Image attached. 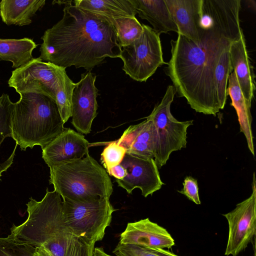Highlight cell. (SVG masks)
<instances>
[{
  "label": "cell",
  "instance_id": "obj_1",
  "mask_svg": "<svg viewBox=\"0 0 256 256\" xmlns=\"http://www.w3.org/2000/svg\"><path fill=\"white\" fill-rule=\"evenodd\" d=\"M240 7V0H202L200 42L180 34L170 41L166 72L176 92L198 112L216 116L222 110L215 74L223 54L242 32Z\"/></svg>",
  "mask_w": 256,
  "mask_h": 256
},
{
  "label": "cell",
  "instance_id": "obj_2",
  "mask_svg": "<svg viewBox=\"0 0 256 256\" xmlns=\"http://www.w3.org/2000/svg\"><path fill=\"white\" fill-rule=\"evenodd\" d=\"M64 1L62 18L46 30L39 58L66 68L74 66L90 72L106 57L120 58L121 48L112 24Z\"/></svg>",
  "mask_w": 256,
  "mask_h": 256
},
{
  "label": "cell",
  "instance_id": "obj_3",
  "mask_svg": "<svg viewBox=\"0 0 256 256\" xmlns=\"http://www.w3.org/2000/svg\"><path fill=\"white\" fill-rule=\"evenodd\" d=\"M20 95L14 103L12 138L21 150L34 146L42 149L65 129L56 100L42 94Z\"/></svg>",
  "mask_w": 256,
  "mask_h": 256
},
{
  "label": "cell",
  "instance_id": "obj_4",
  "mask_svg": "<svg viewBox=\"0 0 256 256\" xmlns=\"http://www.w3.org/2000/svg\"><path fill=\"white\" fill-rule=\"evenodd\" d=\"M50 184L62 200L110 199L113 192L108 174L89 154L50 168Z\"/></svg>",
  "mask_w": 256,
  "mask_h": 256
},
{
  "label": "cell",
  "instance_id": "obj_5",
  "mask_svg": "<svg viewBox=\"0 0 256 256\" xmlns=\"http://www.w3.org/2000/svg\"><path fill=\"white\" fill-rule=\"evenodd\" d=\"M60 194L46 189L40 201L32 198L26 204L28 216L26 221L13 224L10 234L36 247L48 245L59 238L72 234L66 222Z\"/></svg>",
  "mask_w": 256,
  "mask_h": 256
},
{
  "label": "cell",
  "instance_id": "obj_6",
  "mask_svg": "<svg viewBox=\"0 0 256 256\" xmlns=\"http://www.w3.org/2000/svg\"><path fill=\"white\" fill-rule=\"evenodd\" d=\"M66 224L76 236L90 242L102 240L110 226L112 213L116 210L110 199L96 198L76 202L63 200Z\"/></svg>",
  "mask_w": 256,
  "mask_h": 256
},
{
  "label": "cell",
  "instance_id": "obj_7",
  "mask_svg": "<svg viewBox=\"0 0 256 256\" xmlns=\"http://www.w3.org/2000/svg\"><path fill=\"white\" fill-rule=\"evenodd\" d=\"M176 93L174 86H168L160 102L146 118L152 122L156 129L154 160L160 168L172 152L186 147L187 130L193 124L192 120L178 121L172 115L170 105Z\"/></svg>",
  "mask_w": 256,
  "mask_h": 256
},
{
  "label": "cell",
  "instance_id": "obj_8",
  "mask_svg": "<svg viewBox=\"0 0 256 256\" xmlns=\"http://www.w3.org/2000/svg\"><path fill=\"white\" fill-rule=\"evenodd\" d=\"M140 36L129 46L121 48L120 58L123 62L122 70L134 80L142 82L166 64L160 35L149 26L142 24Z\"/></svg>",
  "mask_w": 256,
  "mask_h": 256
},
{
  "label": "cell",
  "instance_id": "obj_9",
  "mask_svg": "<svg viewBox=\"0 0 256 256\" xmlns=\"http://www.w3.org/2000/svg\"><path fill=\"white\" fill-rule=\"evenodd\" d=\"M66 68L38 57L26 65L15 69L8 81L9 86L19 94L38 93L56 100V92L62 74Z\"/></svg>",
  "mask_w": 256,
  "mask_h": 256
},
{
  "label": "cell",
  "instance_id": "obj_10",
  "mask_svg": "<svg viewBox=\"0 0 256 256\" xmlns=\"http://www.w3.org/2000/svg\"><path fill=\"white\" fill-rule=\"evenodd\" d=\"M250 196L223 214L228 225L226 256H237L252 242L256 233V180L254 172Z\"/></svg>",
  "mask_w": 256,
  "mask_h": 256
},
{
  "label": "cell",
  "instance_id": "obj_11",
  "mask_svg": "<svg viewBox=\"0 0 256 256\" xmlns=\"http://www.w3.org/2000/svg\"><path fill=\"white\" fill-rule=\"evenodd\" d=\"M126 175L122 180L116 179L118 186L128 194L138 188L145 198L160 190L164 184L161 180L154 158H142L126 153L120 164Z\"/></svg>",
  "mask_w": 256,
  "mask_h": 256
},
{
  "label": "cell",
  "instance_id": "obj_12",
  "mask_svg": "<svg viewBox=\"0 0 256 256\" xmlns=\"http://www.w3.org/2000/svg\"><path fill=\"white\" fill-rule=\"evenodd\" d=\"M96 76L88 72L82 74L75 84L72 95V124L80 134H88L97 116L98 90L95 86Z\"/></svg>",
  "mask_w": 256,
  "mask_h": 256
},
{
  "label": "cell",
  "instance_id": "obj_13",
  "mask_svg": "<svg viewBox=\"0 0 256 256\" xmlns=\"http://www.w3.org/2000/svg\"><path fill=\"white\" fill-rule=\"evenodd\" d=\"M90 146L83 134L72 128H65L42 149V157L50 168L84 158L88 154Z\"/></svg>",
  "mask_w": 256,
  "mask_h": 256
},
{
  "label": "cell",
  "instance_id": "obj_14",
  "mask_svg": "<svg viewBox=\"0 0 256 256\" xmlns=\"http://www.w3.org/2000/svg\"><path fill=\"white\" fill-rule=\"evenodd\" d=\"M118 243L150 249H170L174 245V238L166 230L148 218L128 223L120 234Z\"/></svg>",
  "mask_w": 256,
  "mask_h": 256
},
{
  "label": "cell",
  "instance_id": "obj_15",
  "mask_svg": "<svg viewBox=\"0 0 256 256\" xmlns=\"http://www.w3.org/2000/svg\"><path fill=\"white\" fill-rule=\"evenodd\" d=\"M176 24L178 34L198 43L202 30L200 27L202 0H164Z\"/></svg>",
  "mask_w": 256,
  "mask_h": 256
},
{
  "label": "cell",
  "instance_id": "obj_16",
  "mask_svg": "<svg viewBox=\"0 0 256 256\" xmlns=\"http://www.w3.org/2000/svg\"><path fill=\"white\" fill-rule=\"evenodd\" d=\"M156 134L152 122L146 118L138 124L130 126L116 142L126 149V153L154 158Z\"/></svg>",
  "mask_w": 256,
  "mask_h": 256
},
{
  "label": "cell",
  "instance_id": "obj_17",
  "mask_svg": "<svg viewBox=\"0 0 256 256\" xmlns=\"http://www.w3.org/2000/svg\"><path fill=\"white\" fill-rule=\"evenodd\" d=\"M231 67L247 104L251 107L255 90L254 76L243 32L230 48Z\"/></svg>",
  "mask_w": 256,
  "mask_h": 256
},
{
  "label": "cell",
  "instance_id": "obj_18",
  "mask_svg": "<svg viewBox=\"0 0 256 256\" xmlns=\"http://www.w3.org/2000/svg\"><path fill=\"white\" fill-rule=\"evenodd\" d=\"M138 16L152 26L158 34L174 32L178 28L172 18L164 0H130Z\"/></svg>",
  "mask_w": 256,
  "mask_h": 256
},
{
  "label": "cell",
  "instance_id": "obj_19",
  "mask_svg": "<svg viewBox=\"0 0 256 256\" xmlns=\"http://www.w3.org/2000/svg\"><path fill=\"white\" fill-rule=\"evenodd\" d=\"M227 96L231 100V105L236 112L240 126V132L246 139L248 148L254 155V136L252 130V118L250 112V106L247 103L242 93L234 72L232 71L229 75L226 89Z\"/></svg>",
  "mask_w": 256,
  "mask_h": 256
},
{
  "label": "cell",
  "instance_id": "obj_20",
  "mask_svg": "<svg viewBox=\"0 0 256 256\" xmlns=\"http://www.w3.org/2000/svg\"><path fill=\"white\" fill-rule=\"evenodd\" d=\"M72 2L79 8L110 22L120 18L135 17L137 14L130 0H76Z\"/></svg>",
  "mask_w": 256,
  "mask_h": 256
},
{
  "label": "cell",
  "instance_id": "obj_21",
  "mask_svg": "<svg viewBox=\"0 0 256 256\" xmlns=\"http://www.w3.org/2000/svg\"><path fill=\"white\" fill-rule=\"evenodd\" d=\"M45 2V0H2L0 2V16L8 26L28 25Z\"/></svg>",
  "mask_w": 256,
  "mask_h": 256
},
{
  "label": "cell",
  "instance_id": "obj_22",
  "mask_svg": "<svg viewBox=\"0 0 256 256\" xmlns=\"http://www.w3.org/2000/svg\"><path fill=\"white\" fill-rule=\"evenodd\" d=\"M38 44L28 38L22 39L0 38V61H9L12 68H18L30 62L32 52Z\"/></svg>",
  "mask_w": 256,
  "mask_h": 256
},
{
  "label": "cell",
  "instance_id": "obj_23",
  "mask_svg": "<svg viewBox=\"0 0 256 256\" xmlns=\"http://www.w3.org/2000/svg\"><path fill=\"white\" fill-rule=\"evenodd\" d=\"M0 146L2 142L6 137H12V118L14 110L12 102L8 94H3L0 96ZM18 144H16L14 150L4 162H0V180L2 174L6 172L12 164L14 157Z\"/></svg>",
  "mask_w": 256,
  "mask_h": 256
},
{
  "label": "cell",
  "instance_id": "obj_24",
  "mask_svg": "<svg viewBox=\"0 0 256 256\" xmlns=\"http://www.w3.org/2000/svg\"><path fill=\"white\" fill-rule=\"evenodd\" d=\"M114 29L118 43L122 48L138 40L143 32L142 25L136 17H124L110 20Z\"/></svg>",
  "mask_w": 256,
  "mask_h": 256
},
{
  "label": "cell",
  "instance_id": "obj_25",
  "mask_svg": "<svg viewBox=\"0 0 256 256\" xmlns=\"http://www.w3.org/2000/svg\"><path fill=\"white\" fill-rule=\"evenodd\" d=\"M66 71L62 74L56 92V102L64 123L72 117V95L75 86Z\"/></svg>",
  "mask_w": 256,
  "mask_h": 256
},
{
  "label": "cell",
  "instance_id": "obj_26",
  "mask_svg": "<svg viewBox=\"0 0 256 256\" xmlns=\"http://www.w3.org/2000/svg\"><path fill=\"white\" fill-rule=\"evenodd\" d=\"M36 247L22 242L12 234L0 238V256H34Z\"/></svg>",
  "mask_w": 256,
  "mask_h": 256
},
{
  "label": "cell",
  "instance_id": "obj_27",
  "mask_svg": "<svg viewBox=\"0 0 256 256\" xmlns=\"http://www.w3.org/2000/svg\"><path fill=\"white\" fill-rule=\"evenodd\" d=\"M126 154V149L116 142H111L101 154V161L106 172L112 168L120 164Z\"/></svg>",
  "mask_w": 256,
  "mask_h": 256
},
{
  "label": "cell",
  "instance_id": "obj_28",
  "mask_svg": "<svg viewBox=\"0 0 256 256\" xmlns=\"http://www.w3.org/2000/svg\"><path fill=\"white\" fill-rule=\"evenodd\" d=\"M113 253L116 256H164L162 249H150L134 244L120 243L113 250Z\"/></svg>",
  "mask_w": 256,
  "mask_h": 256
},
{
  "label": "cell",
  "instance_id": "obj_29",
  "mask_svg": "<svg viewBox=\"0 0 256 256\" xmlns=\"http://www.w3.org/2000/svg\"><path fill=\"white\" fill-rule=\"evenodd\" d=\"M95 244L74 236L66 256H92Z\"/></svg>",
  "mask_w": 256,
  "mask_h": 256
},
{
  "label": "cell",
  "instance_id": "obj_30",
  "mask_svg": "<svg viewBox=\"0 0 256 256\" xmlns=\"http://www.w3.org/2000/svg\"><path fill=\"white\" fill-rule=\"evenodd\" d=\"M183 188L178 192L186 196L190 200L196 204H200L197 180L192 176H186L182 183Z\"/></svg>",
  "mask_w": 256,
  "mask_h": 256
},
{
  "label": "cell",
  "instance_id": "obj_31",
  "mask_svg": "<svg viewBox=\"0 0 256 256\" xmlns=\"http://www.w3.org/2000/svg\"><path fill=\"white\" fill-rule=\"evenodd\" d=\"M107 172L108 175L113 176L118 180H122L126 175V170L120 164L110 168Z\"/></svg>",
  "mask_w": 256,
  "mask_h": 256
},
{
  "label": "cell",
  "instance_id": "obj_32",
  "mask_svg": "<svg viewBox=\"0 0 256 256\" xmlns=\"http://www.w3.org/2000/svg\"><path fill=\"white\" fill-rule=\"evenodd\" d=\"M34 256H54L50 250L43 246L36 247Z\"/></svg>",
  "mask_w": 256,
  "mask_h": 256
},
{
  "label": "cell",
  "instance_id": "obj_33",
  "mask_svg": "<svg viewBox=\"0 0 256 256\" xmlns=\"http://www.w3.org/2000/svg\"><path fill=\"white\" fill-rule=\"evenodd\" d=\"M92 256H112L105 252L102 248L96 247L94 248Z\"/></svg>",
  "mask_w": 256,
  "mask_h": 256
},
{
  "label": "cell",
  "instance_id": "obj_34",
  "mask_svg": "<svg viewBox=\"0 0 256 256\" xmlns=\"http://www.w3.org/2000/svg\"><path fill=\"white\" fill-rule=\"evenodd\" d=\"M162 252L164 256H178L168 250H165L164 249H162Z\"/></svg>",
  "mask_w": 256,
  "mask_h": 256
},
{
  "label": "cell",
  "instance_id": "obj_35",
  "mask_svg": "<svg viewBox=\"0 0 256 256\" xmlns=\"http://www.w3.org/2000/svg\"><path fill=\"white\" fill-rule=\"evenodd\" d=\"M0 101H1V100H0Z\"/></svg>",
  "mask_w": 256,
  "mask_h": 256
}]
</instances>
